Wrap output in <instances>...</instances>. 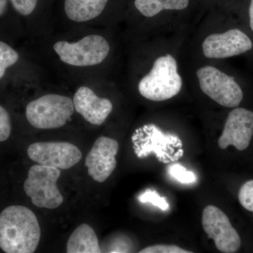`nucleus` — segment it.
Segmentation results:
<instances>
[{
  "instance_id": "10",
  "label": "nucleus",
  "mask_w": 253,
  "mask_h": 253,
  "mask_svg": "<svg viewBox=\"0 0 253 253\" xmlns=\"http://www.w3.org/2000/svg\"><path fill=\"white\" fill-rule=\"evenodd\" d=\"M119 145L117 141L107 136H100L95 141L85 158L88 174L97 182H104L117 166L116 159Z\"/></svg>"
},
{
  "instance_id": "6",
  "label": "nucleus",
  "mask_w": 253,
  "mask_h": 253,
  "mask_svg": "<svg viewBox=\"0 0 253 253\" xmlns=\"http://www.w3.org/2000/svg\"><path fill=\"white\" fill-rule=\"evenodd\" d=\"M61 171L58 168L35 165L30 168L24 182V191L36 207L56 209L63 203L57 186Z\"/></svg>"
},
{
  "instance_id": "2",
  "label": "nucleus",
  "mask_w": 253,
  "mask_h": 253,
  "mask_svg": "<svg viewBox=\"0 0 253 253\" xmlns=\"http://www.w3.org/2000/svg\"><path fill=\"white\" fill-rule=\"evenodd\" d=\"M53 50L64 64L74 68H90L104 62L108 57L111 46L101 35L90 34L75 42L59 41Z\"/></svg>"
},
{
  "instance_id": "17",
  "label": "nucleus",
  "mask_w": 253,
  "mask_h": 253,
  "mask_svg": "<svg viewBox=\"0 0 253 253\" xmlns=\"http://www.w3.org/2000/svg\"><path fill=\"white\" fill-rule=\"evenodd\" d=\"M19 59V54L11 46L0 41V80L4 77L6 69L14 66Z\"/></svg>"
},
{
  "instance_id": "13",
  "label": "nucleus",
  "mask_w": 253,
  "mask_h": 253,
  "mask_svg": "<svg viewBox=\"0 0 253 253\" xmlns=\"http://www.w3.org/2000/svg\"><path fill=\"white\" fill-rule=\"evenodd\" d=\"M73 101L75 110L86 121L94 126H101L113 109L112 102L109 99L99 97L90 87L86 86L78 88Z\"/></svg>"
},
{
  "instance_id": "1",
  "label": "nucleus",
  "mask_w": 253,
  "mask_h": 253,
  "mask_svg": "<svg viewBox=\"0 0 253 253\" xmlns=\"http://www.w3.org/2000/svg\"><path fill=\"white\" fill-rule=\"evenodd\" d=\"M41 236L38 218L28 208L11 206L0 213V249L4 253H34Z\"/></svg>"
},
{
  "instance_id": "8",
  "label": "nucleus",
  "mask_w": 253,
  "mask_h": 253,
  "mask_svg": "<svg viewBox=\"0 0 253 253\" xmlns=\"http://www.w3.org/2000/svg\"><path fill=\"white\" fill-rule=\"evenodd\" d=\"M202 225L209 239L214 241L218 251L224 253L237 252L241 246V239L231 225L227 215L214 206L205 208Z\"/></svg>"
},
{
  "instance_id": "7",
  "label": "nucleus",
  "mask_w": 253,
  "mask_h": 253,
  "mask_svg": "<svg viewBox=\"0 0 253 253\" xmlns=\"http://www.w3.org/2000/svg\"><path fill=\"white\" fill-rule=\"evenodd\" d=\"M201 90L211 99L226 108H236L244 94L239 84L231 76L217 68L206 66L197 71Z\"/></svg>"
},
{
  "instance_id": "9",
  "label": "nucleus",
  "mask_w": 253,
  "mask_h": 253,
  "mask_svg": "<svg viewBox=\"0 0 253 253\" xmlns=\"http://www.w3.org/2000/svg\"><path fill=\"white\" fill-rule=\"evenodd\" d=\"M28 157L43 166L68 169L76 166L83 157L77 146L64 141L33 143L28 146Z\"/></svg>"
},
{
  "instance_id": "25",
  "label": "nucleus",
  "mask_w": 253,
  "mask_h": 253,
  "mask_svg": "<svg viewBox=\"0 0 253 253\" xmlns=\"http://www.w3.org/2000/svg\"><path fill=\"white\" fill-rule=\"evenodd\" d=\"M250 25L253 31V0H251L249 8Z\"/></svg>"
},
{
  "instance_id": "20",
  "label": "nucleus",
  "mask_w": 253,
  "mask_h": 253,
  "mask_svg": "<svg viewBox=\"0 0 253 253\" xmlns=\"http://www.w3.org/2000/svg\"><path fill=\"white\" fill-rule=\"evenodd\" d=\"M239 200L241 206L253 212V180L245 183L239 193Z\"/></svg>"
},
{
  "instance_id": "21",
  "label": "nucleus",
  "mask_w": 253,
  "mask_h": 253,
  "mask_svg": "<svg viewBox=\"0 0 253 253\" xmlns=\"http://www.w3.org/2000/svg\"><path fill=\"white\" fill-rule=\"evenodd\" d=\"M11 123L9 113L0 105V142H4L11 135Z\"/></svg>"
},
{
  "instance_id": "5",
  "label": "nucleus",
  "mask_w": 253,
  "mask_h": 253,
  "mask_svg": "<svg viewBox=\"0 0 253 253\" xmlns=\"http://www.w3.org/2000/svg\"><path fill=\"white\" fill-rule=\"evenodd\" d=\"M74 110L71 98L48 94L31 101L26 106V115L28 123L37 129H57L71 119Z\"/></svg>"
},
{
  "instance_id": "23",
  "label": "nucleus",
  "mask_w": 253,
  "mask_h": 253,
  "mask_svg": "<svg viewBox=\"0 0 253 253\" xmlns=\"http://www.w3.org/2000/svg\"><path fill=\"white\" fill-rule=\"evenodd\" d=\"M140 253H191L174 245H156L139 251Z\"/></svg>"
},
{
  "instance_id": "4",
  "label": "nucleus",
  "mask_w": 253,
  "mask_h": 253,
  "mask_svg": "<svg viewBox=\"0 0 253 253\" xmlns=\"http://www.w3.org/2000/svg\"><path fill=\"white\" fill-rule=\"evenodd\" d=\"M131 140L138 158L154 154L161 162L169 163L178 161L184 155L182 141L179 136L163 132L154 124L146 125L136 129Z\"/></svg>"
},
{
  "instance_id": "11",
  "label": "nucleus",
  "mask_w": 253,
  "mask_h": 253,
  "mask_svg": "<svg viewBox=\"0 0 253 253\" xmlns=\"http://www.w3.org/2000/svg\"><path fill=\"white\" fill-rule=\"evenodd\" d=\"M253 136V112L244 108L231 111L218 141L221 149L234 146L239 151L249 147Z\"/></svg>"
},
{
  "instance_id": "24",
  "label": "nucleus",
  "mask_w": 253,
  "mask_h": 253,
  "mask_svg": "<svg viewBox=\"0 0 253 253\" xmlns=\"http://www.w3.org/2000/svg\"><path fill=\"white\" fill-rule=\"evenodd\" d=\"M7 0H0V16L4 14L6 8H7Z\"/></svg>"
},
{
  "instance_id": "12",
  "label": "nucleus",
  "mask_w": 253,
  "mask_h": 253,
  "mask_svg": "<svg viewBox=\"0 0 253 253\" xmlns=\"http://www.w3.org/2000/svg\"><path fill=\"white\" fill-rule=\"evenodd\" d=\"M253 48L249 37L239 29L208 36L203 43L205 56L209 59H226L238 56Z\"/></svg>"
},
{
  "instance_id": "3",
  "label": "nucleus",
  "mask_w": 253,
  "mask_h": 253,
  "mask_svg": "<svg viewBox=\"0 0 253 253\" xmlns=\"http://www.w3.org/2000/svg\"><path fill=\"white\" fill-rule=\"evenodd\" d=\"M182 80L177 71V63L170 54L155 61L151 71L141 78L138 89L143 97L154 101H163L179 94Z\"/></svg>"
},
{
  "instance_id": "19",
  "label": "nucleus",
  "mask_w": 253,
  "mask_h": 253,
  "mask_svg": "<svg viewBox=\"0 0 253 253\" xmlns=\"http://www.w3.org/2000/svg\"><path fill=\"white\" fill-rule=\"evenodd\" d=\"M138 199L142 204H146V203L152 204L163 211H167L169 209V205L168 203L167 199L160 196L157 191L154 190H146L144 193L139 196Z\"/></svg>"
},
{
  "instance_id": "15",
  "label": "nucleus",
  "mask_w": 253,
  "mask_h": 253,
  "mask_svg": "<svg viewBox=\"0 0 253 253\" xmlns=\"http://www.w3.org/2000/svg\"><path fill=\"white\" fill-rule=\"evenodd\" d=\"M68 253H100L99 240L94 229L86 224L76 228L70 236L66 246Z\"/></svg>"
},
{
  "instance_id": "22",
  "label": "nucleus",
  "mask_w": 253,
  "mask_h": 253,
  "mask_svg": "<svg viewBox=\"0 0 253 253\" xmlns=\"http://www.w3.org/2000/svg\"><path fill=\"white\" fill-rule=\"evenodd\" d=\"M14 9L21 16H28L36 9L38 0H10Z\"/></svg>"
},
{
  "instance_id": "16",
  "label": "nucleus",
  "mask_w": 253,
  "mask_h": 253,
  "mask_svg": "<svg viewBox=\"0 0 253 253\" xmlns=\"http://www.w3.org/2000/svg\"><path fill=\"white\" fill-rule=\"evenodd\" d=\"M189 0H135V7L143 16L153 17L163 10H182L189 5Z\"/></svg>"
},
{
  "instance_id": "18",
  "label": "nucleus",
  "mask_w": 253,
  "mask_h": 253,
  "mask_svg": "<svg viewBox=\"0 0 253 253\" xmlns=\"http://www.w3.org/2000/svg\"><path fill=\"white\" fill-rule=\"evenodd\" d=\"M169 175L176 181L184 184H194L198 180L197 176L192 171L188 170L180 164H174L168 168Z\"/></svg>"
},
{
  "instance_id": "14",
  "label": "nucleus",
  "mask_w": 253,
  "mask_h": 253,
  "mask_svg": "<svg viewBox=\"0 0 253 253\" xmlns=\"http://www.w3.org/2000/svg\"><path fill=\"white\" fill-rule=\"evenodd\" d=\"M109 0H65V14L78 23L92 21L102 14Z\"/></svg>"
}]
</instances>
